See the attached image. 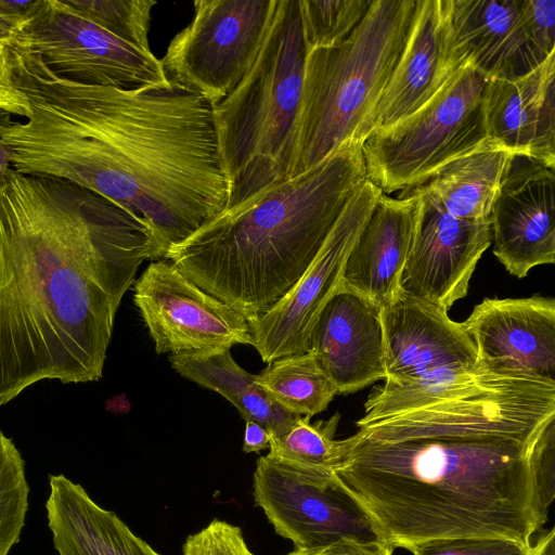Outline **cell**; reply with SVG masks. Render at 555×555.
<instances>
[{
	"label": "cell",
	"mask_w": 555,
	"mask_h": 555,
	"mask_svg": "<svg viewBox=\"0 0 555 555\" xmlns=\"http://www.w3.org/2000/svg\"><path fill=\"white\" fill-rule=\"evenodd\" d=\"M11 52L30 107L25 122L0 112L14 170L67 180L120 207L145 227L152 261L227 208L212 105L202 96L171 83H82L39 54Z\"/></svg>",
	"instance_id": "cell-1"
},
{
	"label": "cell",
	"mask_w": 555,
	"mask_h": 555,
	"mask_svg": "<svg viewBox=\"0 0 555 555\" xmlns=\"http://www.w3.org/2000/svg\"><path fill=\"white\" fill-rule=\"evenodd\" d=\"M145 227L67 180L0 179V408L41 380L98 382Z\"/></svg>",
	"instance_id": "cell-2"
},
{
	"label": "cell",
	"mask_w": 555,
	"mask_h": 555,
	"mask_svg": "<svg viewBox=\"0 0 555 555\" xmlns=\"http://www.w3.org/2000/svg\"><path fill=\"white\" fill-rule=\"evenodd\" d=\"M335 475L393 548L486 538L531 545L555 500V418L532 441L357 433Z\"/></svg>",
	"instance_id": "cell-3"
},
{
	"label": "cell",
	"mask_w": 555,
	"mask_h": 555,
	"mask_svg": "<svg viewBox=\"0 0 555 555\" xmlns=\"http://www.w3.org/2000/svg\"><path fill=\"white\" fill-rule=\"evenodd\" d=\"M361 142L205 221L164 259L247 321L305 273L366 179Z\"/></svg>",
	"instance_id": "cell-4"
},
{
	"label": "cell",
	"mask_w": 555,
	"mask_h": 555,
	"mask_svg": "<svg viewBox=\"0 0 555 555\" xmlns=\"http://www.w3.org/2000/svg\"><path fill=\"white\" fill-rule=\"evenodd\" d=\"M555 418V382L470 367L441 371L372 390L356 422L361 437L400 440L476 436L534 440Z\"/></svg>",
	"instance_id": "cell-5"
},
{
	"label": "cell",
	"mask_w": 555,
	"mask_h": 555,
	"mask_svg": "<svg viewBox=\"0 0 555 555\" xmlns=\"http://www.w3.org/2000/svg\"><path fill=\"white\" fill-rule=\"evenodd\" d=\"M307 53L298 0H276L253 67L212 105L227 208L289 178Z\"/></svg>",
	"instance_id": "cell-6"
},
{
	"label": "cell",
	"mask_w": 555,
	"mask_h": 555,
	"mask_svg": "<svg viewBox=\"0 0 555 555\" xmlns=\"http://www.w3.org/2000/svg\"><path fill=\"white\" fill-rule=\"evenodd\" d=\"M418 0H373L340 43L307 53L289 178L363 143L409 39Z\"/></svg>",
	"instance_id": "cell-7"
},
{
	"label": "cell",
	"mask_w": 555,
	"mask_h": 555,
	"mask_svg": "<svg viewBox=\"0 0 555 555\" xmlns=\"http://www.w3.org/2000/svg\"><path fill=\"white\" fill-rule=\"evenodd\" d=\"M488 82L465 62L416 113L371 133L362 144L366 179L384 194L410 190L482 145Z\"/></svg>",
	"instance_id": "cell-8"
},
{
	"label": "cell",
	"mask_w": 555,
	"mask_h": 555,
	"mask_svg": "<svg viewBox=\"0 0 555 555\" xmlns=\"http://www.w3.org/2000/svg\"><path fill=\"white\" fill-rule=\"evenodd\" d=\"M191 23L170 41L160 60L169 83L215 105L253 67L276 0H197Z\"/></svg>",
	"instance_id": "cell-9"
},
{
	"label": "cell",
	"mask_w": 555,
	"mask_h": 555,
	"mask_svg": "<svg viewBox=\"0 0 555 555\" xmlns=\"http://www.w3.org/2000/svg\"><path fill=\"white\" fill-rule=\"evenodd\" d=\"M11 47L39 54L57 75L96 86L168 85L160 60L81 16L65 1L39 0Z\"/></svg>",
	"instance_id": "cell-10"
},
{
	"label": "cell",
	"mask_w": 555,
	"mask_h": 555,
	"mask_svg": "<svg viewBox=\"0 0 555 555\" xmlns=\"http://www.w3.org/2000/svg\"><path fill=\"white\" fill-rule=\"evenodd\" d=\"M255 505L294 548L322 546L341 538L379 540L370 517L335 473L260 456L253 478Z\"/></svg>",
	"instance_id": "cell-11"
},
{
	"label": "cell",
	"mask_w": 555,
	"mask_h": 555,
	"mask_svg": "<svg viewBox=\"0 0 555 555\" xmlns=\"http://www.w3.org/2000/svg\"><path fill=\"white\" fill-rule=\"evenodd\" d=\"M382 194L365 179L300 279L267 311L248 321L250 345L263 362L309 351L319 315L340 286L348 255Z\"/></svg>",
	"instance_id": "cell-12"
},
{
	"label": "cell",
	"mask_w": 555,
	"mask_h": 555,
	"mask_svg": "<svg viewBox=\"0 0 555 555\" xmlns=\"http://www.w3.org/2000/svg\"><path fill=\"white\" fill-rule=\"evenodd\" d=\"M133 302L157 353L206 352L251 343L245 317L166 259L151 261L134 281Z\"/></svg>",
	"instance_id": "cell-13"
},
{
	"label": "cell",
	"mask_w": 555,
	"mask_h": 555,
	"mask_svg": "<svg viewBox=\"0 0 555 555\" xmlns=\"http://www.w3.org/2000/svg\"><path fill=\"white\" fill-rule=\"evenodd\" d=\"M411 190L417 205L400 291L448 311L468 293L476 266L491 244V220L456 218L424 185Z\"/></svg>",
	"instance_id": "cell-14"
},
{
	"label": "cell",
	"mask_w": 555,
	"mask_h": 555,
	"mask_svg": "<svg viewBox=\"0 0 555 555\" xmlns=\"http://www.w3.org/2000/svg\"><path fill=\"white\" fill-rule=\"evenodd\" d=\"M554 182V168L514 153L494 199L493 254L519 279L555 262Z\"/></svg>",
	"instance_id": "cell-15"
},
{
	"label": "cell",
	"mask_w": 555,
	"mask_h": 555,
	"mask_svg": "<svg viewBox=\"0 0 555 555\" xmlns=\"http://www.w3.org/2000/svg\"><path fill=\"white\" fill-rule=\"evenodd\" d=\"M462 325L481 364L555 382L554 298H486Z\"/></svg>",
	"instance_id": "cell-16"
},
{
	"label": "cell",
	"mask_w": 555,
	"mask_h": 555,
	"mask_svg": "<svg viewBox=\"0 0 555 555\" xmlns=\"http://www.w3.org/2000/svg\"><path fill=\"white\" fill-rule=\"evenodd\" d=\"M385 382L408 383L477 364L475 344L444 309L399 293L382 308Z\"/></svg>",
	"instance_id": "cell-17"
},
{
	"label": "cell",
	"mask_w": 555,
	"mask_h": 555,
	"mask_svg": "<svg viewBox=\"0 0 555 555\" xmlns=\"http://www.w3.org/2000/svg\"><path fill=\"white\" fill-rule=\"evenodd\" d=\"M464 63L453 46L449 0H418L409 39L372 116L369 135L416 113Z\"/></svg>",
	"instance_id": "cell-18"
},
{
	"label": "cell",
	"mask_w": 555,
	"mask_h": 555,
	"mask_svg": "<svg viewBox=\"0 0 555 555\" xmlns=\"http://www.w3.org/2000/svg\"><path fill=\"white\" fill-rule=\"evenodd\" d=\"M309 351L338 393L385 379L382 308L340 284L319 315Z\"/></svg>",
	"instance_id": "cell-19"
},
{
	"label": "cell",
	"mask_w": 555,
	"mask_h": 555,
	"mask_svg": "<svg viewBox=\"0 0 555 555\" xmlns=\"http://www.w3.org/2000/svg\"><path fill=\"white\" fill-rule=\"evenodd\" d=\"M449 14L457 57L489 79L519 78L547 59L530 38L520 0H449Z\"/></svg>",
	"instance_id": "cell-20"
},
{
	"label": "cell",
	"mask_w": 555,
	"mask_h": 555,
	"mask_svg": "<svg viewBox=\"0 0 555 555\" xmlns=\"http://www.w3.org/2000/svg\"><path fill=\"white\" fill-rule=\"evenodd\" d=\"M488 138L555 169V52L515 79H489Z\"/></svg>",
	"instance_id": "cell-21"
},
{
	"label": "cell",
	"mask_w": 555,
	"mask_h": 555,
	"mask_svg": "<svg viewBox=\"0 0 555 555\" xmlns=\"http://www.w3.org/2000/svg\"><path fill=\"white\" fill-rule=\"evenodd\" d=\"M417 196L382 194L346 260L341 285L383 308L400 291L411 245Z\"/></svg>",
	"instance_id": "cell-22"
},
{
	"label": "cell",
	"mask_w": 555,
	"mask_h": 555,
	"mask_svg": "<svg viewBox=\"0 0 555 555\" xmlns=\"http://www.w3.org/2000/svg\"><path fill=\"white\" fill-rule=\"evenodd\" d=\"M46 512L57 555H159L63 474L49 475Z\"/></svg>",
	"instance_id": "cell-23"
},
{
	"label": "cell",
	"mask_w": 555,
	"mask_h": 555,
	"mask_svg": "<svg viewBox=\"0 0 555 555\" xmlns=\"http://www.w3.org/2000/svg\"><path fill=\"white\" fill-rule=\"evenodd\" d=\"M171 366L181 376L224 397L245 421H254L271 438L286 434L299 415L282 408L253 375L233 359L230 349L170 354Z\"/></svg>",
	"instance_id": "cell-24"
},
{
	"label": "cell",
	"mask_w": 555,
	"mask_h": 555,
	"mask_svg": "<svg viewBox=\"0 0 555 555\" xmlns=\"http://www.w3.org/2000/svg\"><path fill=\"white\" fill-rule=\"evenodd\" d=\"M513 154L488 139L479 147L443 166L423 185L450 215L465 220L490 219Z\"/></svg>",
	"instance_id": "cell-25"
},
{
	"label": "cell",
	"mask_w": 555,
	"mask_h": 555,
	"mask_svg": "<svg viewBox=\"0 0 555 555\" xmlns=\"http://www.w3.org/2000/svg\"><path fill=\"white\" fill-rule=\"evenodd\" d=\"M256 382L282 408L299 416L323 412L338 393L310 351L268 363Z\"/></svg>",
	"instance_id": "cell-26"
},
{
	"label": "cell",
	"mask_w": 555,
	"mask_h": 555,
	"mask_svg": "<svg viewBox=\"0 0 555 555\" xmlns=\"http://www.w3.org/2000/svg\"><path fill=\"white\" fill-rule=\"evenodd\" d=\"M299 416L289 430L270 440L268 455L310 469L335 473L346 453V439H335L340 421L336 412L327 420L310 422Z\"/></svg>",
	"instance_id": "cell-27"
},
{
	"label": "cell",
	"mask_w": 555,
	"mask_h": 555,
	"mask_svg": "<svg viewBox=\"0 0 555 555\" xmlns=\"http://www.w3.org/2000/svg\"><path fill=\"white\" fill-rule=\"evenodd\" d=\"M26 464L14 441L0 430V555L20 542L29 508Z\"/></svg>",
	"instance_id": "cell-28"
},
{
	"label": "cell",
	"mask_w": 555,
	"mask_h": 555,
	"mask_svg": "<svg viewBox=\"0 0 555 555\" xmlns=\"http://www.w3.org/2000/svg\"><path fill=\"white\" fill-rule=\"evenodd\" d=\"M81 16L133 48L151 53L149 31L155 0H66Z\"/></svg>",
	"instance_id": "cell-29"
},
{
	"label": "cell",
	"mask_w": 555,
	"mask_h": 555,
	"mask_svg": "<svg viewBox=\"0 0 555 555\" xmlns=\"http://www.w3.org/2000/svg\"><path fill=\"white\" fill-rule=\"evenodd\" d=\"M307 52L344 41L367 13L373 0H298Z\"/></svg>",
	"instance_id": "cell-30"
},
{
	"label": "cell",
	"mask_w": 555,
	"mask_h": 555,
	"mask_svg": "<svg viewBox=\"0 0 555 555\" xmlns=\"http://www.w3.org/2000/svg\"><path fill=\"white\" fill-rule=\"evenodd\" d=\"M182 555H255L248 547L240 527L214 519L199 531L190 534Z\"/></svg>",
	"instance_id": "cell-31"
},
{
	"label": "cell",
	"mask_w": 555,
	"mask_h": 555,
	"mask_svg": "<svg viewBox=\"0 0 555 555\" xmlns=\"http://www.w3.org/2000/svg\"><path fill=\"white\" fill-rule=\"evenodd\" d=\"M530 546L502 539L457 538L426 542L409 552L412 555H527Z\"/></svg>",
	"instance_id": "cell-32"
},
{
	"label": "cell",
	"mask_w": 555,
	"mask_h": 555,
	"mask_svg": "<svg viewBox=\"0 0 555 555\" xmlns=\"http://www.w3.org/2000/svg\"><path fill=\"white\" fill-rule=\"evenodd\" d=\"M531 40L544 56L555 52V1L520 0Z\"/></svg>",
	"instance_id": "cell-33"
},
{
	"label": "cell",
	"mask_w": 555,
	"mask_h": 555,
	"mask_svg": "<svg viewBox=\"0 0 555 555\" xmlns=\"http://www.w3.org/2000/svg\"><path fill=\"white\" fill-rule=\"evenodd\" d=\"M0 112L27 117L30 107L27 98L13 78L11 47L0 41Z\"/></svg>",
	"instance_id": "cell-34"
},
{
	"label": "cell",
	"mask_w": 555,
	"mask_h": 555,
	"mask_svg": "<svg viewBox=\"0 0 555 555\" xmlns=\"http://www.w3.org/2000/svg\"><path fill=\"white\" fill-rule=\"evenodd\" d=\"M393 550L380 540L341 538L318 547L294 548L287 555H393Z\"/></svg>",
	"instance_id": "cell-35"
},
{
	"label": "cell",
	"mask_w": 555,
	"mask_h": 555,
	"mask_svg": "<svg viewBox=\"0 0 555 555\" xmlns=\"http://www.w3.org/2000/svg\"><path fill=\"white\" fill-rule=\"evenodd\" d=\"M39 0L11 1L0 0V16L18 27L29 18Z\"/></svg>",
	"instance_id": "cell-36"
},
{
	"label": "cell",
	"mask_w": 555,
	"mask_h": 555,
	"mask_svg": "<svg viewBox=\"0 0 555 555\" xmlns=\"http://www.w3.org/2000/svg\"><path fill=\"white\" fill-rule=\"evenodd\" d=\"M271 436L267 429L254 421H246L243 451L259 453L270 447Z\"/></svg>",
	"instance_id": "cell-37"
},
{
	"label": "cell",
	"mask_w": 555,
	"mask_h": 555,
	"mask_svg": "<svg viewBox=\"0 0 555 555\" xmlns=\"http://www.w3.org/2000/svg\"><path fill=\"white\" fill-rule=\"evenodd\" d=\"M17 31V26L0 16V41L10 46L13 42Z\"/></svg>",
	"instance_id": "cell-38"
},
{
	"label": "cell",
	"mask_w": 555,
	"mask_h": 555,
	"mask_svg": "<svg viewBox=\"0 0 555 555\" xmlns=\"http://www.w3.org/2000/svg\"><path fill=\"white\" fill-rule=\"evenodd\" d=\"M11 167L12 164L10 150L0 139V179Z\"/></svg>",
	"instance_id": "cell-39"
}]
</instances>
